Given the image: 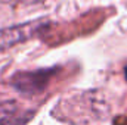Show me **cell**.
<instances>
[{
	"label": "cell",
	"mask_w": 127,
	"mask_h": 125,
	"mask_svg": "<svg viewBox=\"0 0 127 125\" xmlns=\"http://www.w3.org/2000/svg\"><path fill=\"white\" fill-rule=\"evenodd\" d=\"M43 27L44 24L41 21H35V22H27V24H21L16 27L0 30V53L32 38L43 30Z\"/></svg>",
	"instance_id": "1"
},
{
	"label": "cell",
	"mask_w": 127,
	"mask_h": 125,
	"mask_svg": "<svg viewBox=\"0 0 127 125\" xmlns=\"http://www.w3.org/2000/svg\"><path fill=\"white\" fill-rule=\"evenodd\" d=\"M50 71H35V72H21L16 74L12 80V84L16 90H19L21 93L27 94H34L41 91L49 78H50Z\"/></svg>",
	"instance_id": "2"
},
{
	"label": "cell",
	"mask_w": 127,
	"mask_h": 125,
	"mask_svg": "<svg viewBox=\"0 0 127 125\" xmlns=\"http://www.w3.org/2000/svg\"><path fill=\"white\" fill-rule=\"evenodd\" d=\"M18 113V103L12 99L0 97V125H7Z\"/></svg>",
	"instance_id": "3"
},
{
	"label": "cell",
	"mask_w": 127,
	"mask_h": 125,
	"mask_svg": "<svg viewBox=\"0 0 127 125\" xmlns=\"http://www.w3.org/2000/svg\"><path fill=\"white\" fill-rule=\"evenodd\" d=\"M19 1H24V3H35L38 0H19Z\"/></svg>",
	"instance_id": "4"
},
{
	"label": "cell",
	"mask_w": 127,
	"mask_h": 125,
	"mask_svg": "<svg viewBox=\"0 0 127 125\" xmlns=\"http://www.w3.org/2000/svg\"><path fill=\"white\" fill-rule=\"evenodd\" d=\"M124 74H126V80H127V66L124 68Z\"/></svg>",
	"instance_id": "5"
}]
</instances>
